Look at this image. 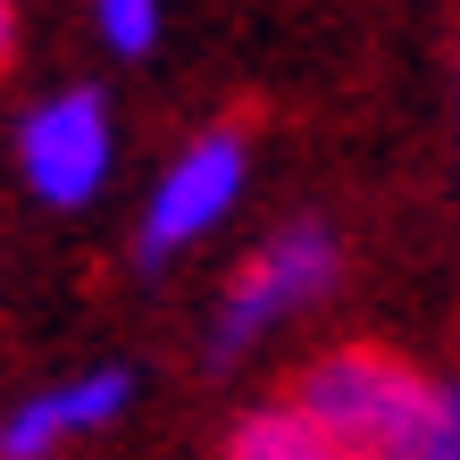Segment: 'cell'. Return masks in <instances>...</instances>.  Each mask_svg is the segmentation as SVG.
Returning a JSON list of instances; mask_svg holds the SVG:
<instances>
[{
  "mask_svg": "<svg viewBox=\"0 0 460 460\" xmlns=\"http://www.w3.org/2000/svg\"><path fill=\"white\" fill-rule=\"evenodd\" d=\"M436 385L444 376L411 368L385 343H335L293 376V402L343 460H411L436 419Z\"/></svg>",
  "mask_w": 460,
  "mask_h": 460,
  "instance_id": "obj_1",
  "label": "cell"
},
{
  "mask_svg": "<svg viewBox=\"0 0 460 460\" xmlns=\"http://www.w3.org/2000/svg\"><path fill=\"white\" fill-rule=\"evenodd\" d=\"M335 277H343V234L327 218H285L226 277L218 310H209V327H201V360L209 368H243L277 327H293L310 302H327Z\"/></svg>",
  "mask_w": 460,
  "mask_h": 460,
  "instance_id": "obj_2",
  "label": "cell"
},
{
  "mask_svg": "<svg viewBox=\"0 0 460 460\" xmlns=\"http://www.w3.org/2000/svg\"><path fill=\"white\" fill-rule=\"evenodd\" d=\"M243 184H252V134L243 126H201L193 143L159 168L143 218H134V268L159 277L168 260H184L193 243H209L243 209Z\"/></svg>",
  "mask_w": 460,
  "mask_h": 460,
  "instance_id": "obj_3",
  "label": "cell"
},
{
  "mask_svg": "<svg viewBox=\"0 0 460 460\" xmlns=\"http://www.w3.org/2000/svg\"><path fill=\"white\" fill-rule=\"evenodd\" d=\"M17 176L42 209H93L118 168V110L101 84H59L17 118Z\"/></svg>",
  "mask_w": 460,
  "mask_h": 460,
  "instance_id": "obj_4",
  "label": "cell"
},
{
  "mask_svg": "<svg viewBox=\"0 0 460 460\" xmlns=\"http://www.w3.org/2000/svg\"><path fill=\"white\" fill-rule=\"evenodd\" d=\"M134 385H143V376L110 360V368H84V376H59V385L25 394L17 411L0 419V460H59L67 444L118 427L134 411Z\"/></svg>",
  "mask_w": 460,
  "mask_h": 460,
  "instance_id": "obj_5",
  "label": "cell"
},
{
  "mask_svg": "<svg viewBox=\"0 0 460 460\" xmlns=\"http://www.w3.org/2000/svg\"><path fill=\"white\" fill-rule=\"evenodd\" d=\"M226 460H343L327 436L310 427V411L302 402H252L234 427H226Z\"/></svg>",
  "mask_w": 460,
  "mask_h": 460,
  "instance_id": "obj_6",
  "label": "cell"
},
{
  "mask_svg": "<svg viewBox=\"0 0 460 460\" xmlns=\"http://www.w3.org/2000/svg\"><path fill=\"white\" fill-rule=\"evenodd\" d=\"M93 34L110 59H151L168 34V0H93Z\"/></svg>",
  "mask_w": 460,
  "mask_h": 460,
  "instance_id": "obj_7",
  "label": "cell"
},
{
  "mask_svg": "<svg viewBox=\"0 0 460 460\" xmlns=\"http://www.w3.org/2000/svg\"><path fill=\"white\" fill-rule=\"evenodd\" d=\"M411 460H460V376L436 385V419H427V436H419Z\"/></svg>",
  "mask_w": 460,
  "mask_h": 460,
  "instance_id": "obj_8",
  "label": "cell"
},
{
  "mask_svg": "<svg viewBox=\"0 0 460 460\" xmlns=\"http://www.w3.org/2000/svg\"><path fill=\"white\" fill-rule=\"evenodd\" d=\"M17 59V0H0V67Z\"/></svg>",
  "mask_w": 460,
  "mask_h": 460,
  "instance_id": "obj_9",
  "label": "cell"
}]
</instances>
